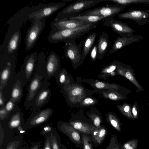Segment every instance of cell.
<instances>
[{"label":"cell","mask_w":149,"mask_h":149,"mask_svg":"<svg viewBox=\"0 0 149 149\" xmlns=\"http://www.w3.org/2000/svg\"><path fill=\"white\" fill-rule=\"evenodd\" d=\"M46 76L45 55L41 52L38 55L35 71L27 87V92L24 103L26 110L31 107L36 93Z\"/></svg>","instance_id":"obj_1"},{"label":"cell","mask_w":149,"mask_h":149,"mask_svg":"<svg viewBox=\"0 0 149 149\" xmlns=\"http://www.w3.org/2000/svg\"><path fill=\"white\" fill-rule=\"evenodd\" d=\"M21 32L19 27L9 26L5 39L0 47V67L8 57L17 55L21 41Z\"/></svg>","instance_id":"obj_2"},{"label":"cell","mask_w":149,"mask_h":149,"mask_svg":"<svg viewBox=\"0 0 149 149\" xmlns=\"http://www.w3.org/2000/svg\"><path fill=\"white\" fill-rule=\"evenodd\" d=\"M97 23L89 24L79 28L62 30H51L48 39L49 42L56 43L60 42H70L75 41L76 39L88 33L96 27Z\"/></svg>","instance_id":"obj_3"},{"label":"cell","mask_w":149,"mask_h":149,"mask_svg":"<svg viewBox=\"0 0 149 149\" xmlns=\"http://www.w3.org/2000/svg\"><path fill=\"white\" fill-rule=\"evenodd\" d=\"M102 1V0H77L63 8L57 14L56 18L61 20L79 15L84 10Z\"/></svg>","instance_id":"obj_4"},{"label":"cell","mask_w":149,"mask_h":149,"mask_svg":"<svg viewBox=\"0 0 149 149\" xmlns=\"http://www.w3.org/2000/svg\"><path fill=\"white\" fill-rule=\"evenodd\" d=\"M28 29L25 38V51L27 53L34 46L39 36L44 28L45 19L37 21L32 19Z\"/></svg>","instance_id":"obj_5"},{"label":"cell","mask_w":149,"mask_h":149,"mask_svg":"<svg viewBox=\"0 0 149 149\" xmlns=\"http://www.w3.org/2000/svg\"><path fill=\"white\" fill-rule=\"evenodd\" d=\"M44 4L42 3L33 7L27 6L24 7L12 16L6 24L17 26L21 29L26 24L27 21H31L33 19L29 18V15L40 9Z\"/></svg>","instance_id":"obj_6"},{"label":"cell","mask_w":149,"mask_h":149,"mask_svg":"<svg viewBox=\"0 0 149 149\" xmlns=\"http://www.w3.org/2000/svg\"><path fill=\"white\" fill-rule=\"evenodd\" d=\"M51 83L45 79L37 91L31 107L33 111H37L49 101L52 92L49 86Z\"/></svg>","instance_id":"obj_7"},{"label":"cell","mask_w":149,"mask_h":149,"mask_svg":"<svg viewBox=\"0 0 149 149\" xmlns=\"http://www.w3.org/2000/svg\"><path fill=\"white\" fill-rule=\"evenodd\" d=\"M125 7L117 4L107 5L84 11L80 15H95L106 17H113L123 10Z\"/></svg>","instance_id":"obj_8"},{"label":"cell","mask_w":149,"mask_h":149,"mask_svg":"<svg viewBox=\"0 0 149 149\" xmlns=\"http://www.w3.org/2000/svg\"><path fill=\"white\" fill-rule=\"evenodd\" d=\"M58 130L65 134L76 147L84 149L82 134L74 128L68 122L59 121L57 123Z\"/></svg>","instance_id":"obj_9"},{"label":"cell","mask_w":149,"mask_h":149,"mask_svg":"<svg viewBox=\"0 0 149 149\" xmlns=\"http://www.w3.org/2000/svg\"><path fill=\"white\" fill-rule=\"evenodd\" d=\"M84 42V40L81 41L79 44L76 41L65 42L63 47L65 51V57L69 58L74 66L80 65L82 63L81 48Z\"/></svg>","instance_id":"obj_10"},{"label":"cell","mask_w":149,"mask_h":149,"mask_svg":"<svg viewBox=\"0 0 149 149\" xmlns=\"http://www.w3.org/2000/svg\"><path fill=\"white\" fill-rule=\"evenodd\" d=\"M104 26L109 27L115 33L121 36L131 37L135 32L134 29L127 23L114 19L113 17H106L103 21Z\"/></svg>","instance_id":"obj_11"},{"label":"cell","mask_w":149,"mask_h":149,"mask_svg":"<svg viewBox=\"0 0 149 149\" xmlns=\"http://www.w3.org/2000/svg\"><path fill=\"white\" fill-rule=\"evenodd\" d=\"M53 112V110L50 108L33 111L27 119L24 128H31L42 124L49 119Z\"/></svg>","instance_id":"obj_12"},{"label":"cell","mask_w":149,"mask_h":149,"mask_svg":"<svg viewBox=\"0 0 149 149\" xmlns=\"http://www.w3.org/2000/svg\"><path fill=\"white\" fill-rule=\"evenodd\" d=\"M66 4L65 2L44 4L40 9L30 14L29 18L37 21L45 19Z\"/></svg>","instance_id":"obj_13"},{"label":"cell","mask_w":149,"mask_h":149,"mask_svg":"<svg viewBox=\"0 0 149 149\" xmlns=\"http://www.w3.org/2000/svg\"><path fill=\"white\" fill-rule=\"evenodd\" d=\"M26 84L25 74L22 68L16 74L15 81L13 86L10 98L16 104L21 101L23 95V90Z\"/></svg>","instance_id":"obj_14"},{"label":"cell","mask_w":149,"mask_h":149,"mask_svg":"<svg viewBox=\"0 0 149 149\" xmlns=\"http://www.w3.org/2000/svg\"><path fill=\"white\" fill-rule=\"evenodd\" d=\"M117 17L121 19H130L134 21L139 25L146 24L149 19V9L143 10H132L119 13Z\"/></svg>","instance_id":"obj_15"},{"label":"cell","mask_w":149,"mask_h":149,"mask_svg":"<svg viewBox=\"0 0 149 149\" xmlns=\"http://www.w3.org/2000/svg\"><path fill=\"white\" fill-rule=\"evenodd\" d=\"M17 58V55H13L7 58L4 61L3 65L5 67L0 72V89H3L12 71L15 69Z\"/></svg>","instance_id":"obj_16"},{"label":"cell","mask_w":149,"mask_h":149,"mask_svg":"<svg viewBox=\"0 0 149 149\" xmlns=\"http://www.w3.org/2000/svg\"><path fill=\"white\" fill-rule=\"evenodd\" d=\"M89 24L78 20L67 19L58 20L55 18L50 26L52 29L60 30L77 28Z\"/></svg>","instance_id":"obj_17"},{"label":"cell","mask_w":149,"mask_h":149,"mask_svg":"<svg viewBox=\"0 0 149 149\" xmlns=\"http://www.w3.org/2000/svg\"><path fill=\"white\" fill-rule=\"evenodd\" d=\"M68 123L82 134H92L96 128L91 120L85 118L73 117L69 120Z\"/></svg>","instance_id":"obj_18"},{"label":"cell","mask_w":149,"mask_h":149,"mask_svg":"<svg viewBox=\"0 0 149 149\" xmlns=\"http://www.w3.org/2000/svg\"><path fill=\"white\" fill-rule=\"evenodd\" d=\"M60 67L58 56L53 51H51L46 60V76L45 80L48 81L56 74Z\"/></svg>","instance_id":"obj_19"},{"label":"cell","mask_w":149,"mask_h":149,"mask_svg":"<svg viewBox=\"0 0 149 149\" xmlns=\"http://www.w3.org/2000/svg\"><path fill=\"white\" fill-rule=\"evenodd\" d=\"M38 55L36 52H34L26 56L21 68L24 73L26 79V85L31 78L36 70Z\"/></svg>","instance_id":"obj_20"},{"label":"cell","mask_w":149,"mask_h":149,"mask_svg":"<svg viewBox=\"0 0 149 149\" xmlns=\"http://www.w3.org/2000/svg\"><path fill=\"white\" fill-rule=\"evenodd\" d=\"M143 39V37L140 35H134L131 37H117L109 52V54H113L127 45L138 42Z\"/></svg>","instance_id":"obj_21"},{"label":"cell","mask_w":149,"mask_h":149,"mask_svg":"<svg viewBox=\"0 0 149 149\" xmlns=\"http://www.w3.org/2000/svg\"><path fill=\"white\" fill-rule=\"evenodd\" d=\"M7 125L9 128H17L21 125H24V119L22 111L17 104H16L9 113L8 118Z\"/></svg>","instance_id":"obj_22"},{"label":"cell","mask_w":149,"mask_h":149,"mask_svg":"<svg viewBox=\"0 0 149 149\" xmlns=\"http://www.w3.org/2000/svg\"><path fill=\"white\" fill-rule=\"evenodd\" d=\"M106 127L101 125L96 127L92 134L91 139L95 147L101 145L107 134Z\"/></svg>","instance_id":"obj_23"},{"label":"cell","mask_w":149,"mask_h":149,"mask_svg":"<svg viewBox=\"0 0 149 149\" xmlns=\"http://www.w3.org/2000/svg\"><path fill=\"white\" fill-rule=\"evenodd\" d=\"M97 45V58L101 59L104 57L109 45L108 35L105 31L100 35Z\"/></svg>","instance_id":"obj_24"},{"label":"cell","mask_w":149,"mask_h":149,"mask_svg":"<svg viewBox=\"0 0 149 149\" xmlns=\"http://www.w3.org/2000/svg\"><path fill=\"white\" fill-rule=\"evenodd\" d=\"M97 36L96 33H91L86 37L84 42L82 50V58L84 60L90 52L94 45Z\"/></svg>","instance_id":"obj_25"},{"label":"cell","mask_w":149,"mask_h":149,"mask_svg":"<svg viewBox=\"0 0 149 149\" xmlns=\"http://www.w3.org/2000/svg\"><path fill=\"white\" fill-rule=\"evenodd\" d=\"M50 142L52 149H62L63 144L57 130L53 128L50 132Z\"/></svg>","instance_id":"obj_26"},{"label":"cell","mask_w":149,"mask_h":149,"mask_svg":"<svg viewBox=\"0 0 149 149\" xmlns=\"http://www.w3.org/2000/svg\"><path fill=\"white\" fill-rule=\"evenodd\" d=\"M106 17L95 15H80L72 17L69 19L85 22L89 23H97L99 22L104 20Z\"/></svg>","instance_id":"obj_27"},{"label":"cell","mask_w":149,"mask_h":149,"mask_svg":"<svg viewBox=\"0 0 149 149\" xmlns=\"http://www.w3.org/2000/svg\"><path fill=\"white\" fill-rule=\"evenodd\" d=\"M102 1H110L120 6L125 7L133 4H149V0H102Z\"/></svg>","instance_id":"obj_28"},{"label":"cell","mask_w":149,"mask_h":149,"mask_svg":"<svg viewBox=\"0 0 149 149\" xmlns=\"http://www.w3.org/2000/svg\"><path fill=\"white\" fill-rule=\"evenodd\" d=\"M65 69L59 70L54 76L56 82L61 87L67 81V74Z\"/></svg>","instance_id":"obj_29"},{"label":"cell","mask_w":149,"mask_h":149,"mask_svg":"<svg viewBox=\"0 0 149 149\" xmlns=\"http://www.w3.org/2000/svg\"><path fill=\"white\" fill-rule=\"evenodd\" d=\"M107 119L108 122L113 129L119 132L121 131L122 123L116 116L110 114Z\"/></svg>","instance_id":"obj_30"},{"label":"cell","mask_w":149,"mask_h":149,"mask_svg":"<svg viewBox=\"0 0 149 149\" xmlns=\"http://www.w3.org/2000/svg\"><path fill=\"white\" fill-rule=\"evenodd\" d=\"M122 144L118 143V137L116 134L111 136L109 145L105 149H122Z\"/></svg>","instance_id":"obj_31"},{"label":"cell","mask_w":149,"mask_h":149,"mask_svg":"<svg viewBox=\"0 0 149 149\" xmlns=\"http://www.w3.org/2000/svg\"><path fill=\"white\" fill-rule=\"evenodd\" d=\"M82 139L84 149H93L91 138L88 134H82Z\"/></svg>","instance_id":"obj_32"},{"label":"cell","mask_w":149,"mask_h":149,"mask_svg":"<svg viewBox=\"0 0 149 149\" xmlns=\"http://www.w3.org/2000/svg\"><path fill=\"white\" fill-rule=\"evenodd\" d=\"M138 143V139H131L122 144V149H136Z\"/></svg>","instance_id":"obj_33"},{"label":"cell","mask_w":149,"mask_h":149,"mask_svg":"<svg viewBox=\"0 0 149 149\" xmlns=\"http://www.w3.org/2000/svg\"><path fill=\"white\" fill-rule=\"evenodd\" d=\"M125 77L130 80L132 83L136 85L138 88L139 89H141L140 85L138 83V82L135 80V78L132 75V74L129 71H127L125 74Z\"/></svg>","instance_id":"obj_34"},{"label":"cell","mask_w":149,"mask_h":149,"mask_svg":"<svg viewBox=\"0 0 149 149\" xmlns=\"http://www.w3.org/2000/svg\"><path fill=\"white\" fill-rule=\"evenodd\" d=\"M90 56L92 61H95L97 58V44L94 45L90 52Z\"/></svg>","instance_id":"obj_35"},{"label":"cell","mask_w":149,"mask_h":149,"mask_svg":"<svg viewBox=\"0 0 149 149\" xmlns=\"http://www.w3.org/2000/svg\"><path fill=\"white\" fill-rule=\"evenodd\" d=\"M16 104L11 98L5 104L4 107L7 112L10 113L13 109Z\"/></svg>","instance_id":"obj_36"},{"label":"cell","mask_w":149,"mask_h":149,"mask_svg":"<svg viewBox=\"0 0 149 149\" xmlns=\"http://www.w3.org/2000/svg\"><path fill=\"white\" fill-rule=\"evenodd\" d=\"M50 132L45 135V141L43 149H52L50 142Z\"/></svg>","instance_id":"obj_37"},{"label":"cell","mask_w":149,"mask_h":149,"mask_svg":"<svg viewBox=\"0 0 149 149\" xmlns=\"http://www.w3.org/2000/svg\"><path fill=\"white\" fill-rule=\"evenodd\" d=\"M9 113L6 110L4 106L0 108V120H3L8 118Z\"/></svg>","instance_id":"obj_38"},{"label":"cell","mask_w":149,"mask_h":149,"mask_svg":"<svg viewBox=\"0 0 149 149\" xmlns=\"http://www.w3.org/2000/svg\"><path fill=\"white\" fill-rule=\"evenodd\" d=\"M123 110L124 112H123L124 114L127 118L131 119H133L134 118L133 116L131 113L130 108L129 105H125L124 107Z\"/></svg>","instance_id":"obj_39"},{"label":"cell","mask_w":149,"mask_h":149,"mask_svg":"<svg viewBox=\"0 0 149 149\" xmlns=\"http://www.w3.org/2000/svg\"><path fill=\"white\" fill-rule=\"evenodd\" d=\"M19 142L15 140L10 143L5 149H17L19 145Z\"/></svg>","instance_id":"obj_40"},{"label":"cell","mask_w":149,"mask_h":149,"mask_svg":"<svg viewBox=\"0 0 149 149\" xmlns=\"http://www.w3.org/2000/svg\"><path fill=\"white\" fill-rule=\"evenodd\" d=\"M53 127L51 126L47 125L45 126L40 132L39 134L40 135H45L47 133L50 132L53 130Z\"/></svg>","instance_id":"obj_41"},{"label":"cell","mask_w":149,"mask_h":149,"mask_svg":"<svg viewBox=\"0 0 149 149\" xmlns=\"http://www.w3.org/2000/svg\"><path fill=\"white\" fill-rule=\"evenodd\" d=\"M5 105V100L2 90L0 89V108L4 107Z\"/></svg>","instance_id":"obj_42"},{"label":"cell","mask_w":149,"mask_h":149,"mask_svg":"<svg viewBox=\"0 0 149 149\" xmlns=\"http://www.w3.org/2000/svg\"><path fill=\"white\" fill-rule=\"evenodd\" d=\"M82 90L79 88H76L71 91V93L73 96H76L80 94L82 92Z\"/></svg>","instance_id":"obj_43"},{"label":"cell","mask_w":149,"mask_h":149,"mask_svg":"<svg viewBox=\"0 0 149 149\" xmlns=\"http://www.w3.org/2000/svg\"><path fill=\"white\" fill-rule=\"evenodd\" d=\"M4 132L2 128L1 123H0V146H1L3 140Z\"/></svg>","instance_id":"obj_44"},{"label":"cell","mask_w":149,"mask_h":149,"mask_svg":"<svg viewBox=\"0 0 149 149\" xmlns=\"http://www.w3.org/2000/svg\"><path fill=\"white\" fill-rule=\"evenodd\" d=\"M132 111L134 118H137V112L135 106H133Z\"/></svg>","instance_id":"obj_45"},{"label":"cell","mask_w":149,"mask_h":149,"mask_svg":"<svg viewBox=\"0 0 149 149\" xmlns=\"http://www.w3.org/2000/svg\"><path fill=\"white\" fill-rule=\"evenodd\" d=\"M24 125H21L17 128V130L21 133H23L26 132V130L24 128Z\"/></svg>","instance_id":"obj_46"},{"label":"cell","mask_w":149,"mask_h":149,"mask_svg":"<svg viewBox=\"0 0 149 149\" xmlns=\"http://www.w3.org/2000/svg\"><path fill=\"white\" fill-rule=\"evenodd\" d=\"M105 86L104 83L101 82H99L95 84L96 87L98 88H102L104 87Z\"/></svg>","instance_id":"obj_47"},{"label":"cell","mask_w":149,"mask_h":149,"mask_svg":"<svg viewBox=\"0 0 149 149\" xmlns=\"http://www.w3.org/2000/svg\"><path fill=\"white\" fill-rule=\"evenodd\" d=\"M108 97L110 99L114 100H117L118 98L117 95L113 93H111L109 94Z\"/></svg>","instance_id":"obj_48"},{"label":"cell","mask_w":149,"mask_h":149,"mask_svg":"<svg viewBox=\"0 0 149 149\" xmlns=\"http://www.w3.org/2000/svg\"><path fill=\"white\" fill-rule=\"evenodd\" d=\"M93 100L92 99L89 98H86L84 100V103L87 104H91L93 103Z\"/></svg>","instance_id":"obj_49"},{"label":"cell","mask_w":149,"mask_h":149,"mask_svg":"<svg viewBox=\"0 0 149 149\" xmlns=\"http://www.w3.org/2000/svg\"><path fill=\"white\" fill-rule=\"evenodd\" d=\"M40 144L39 143H37L35 144L30 149H40Z\"/></svg>","instance_id":"obj_50"},{"label":"cell","mask_w":149,"mask_h":149,"mask_svg":"<svg viewBox=\"0 0 149 149\" xmlns=\"http://www.w3.org/2000/svg\"><path fill=\"white\" fill-rule=\"evenodd\" d=\"M62 149H68L63 144Z\"/></svg>","instance_id":"obj_51"},{"label":"cell","mask_w":149,"mask_h":149,"mask_svg":"<svg viewBox=\"0 0 149 149\" xmlns=\"http://www.w3.org/2000/svg\"><path fill=\"white\" fill-rule=\"evenodd\" d=\"M70 149H72V148H71Z\"/></svg>","instance_id":"obj_52"}]
</instances>
